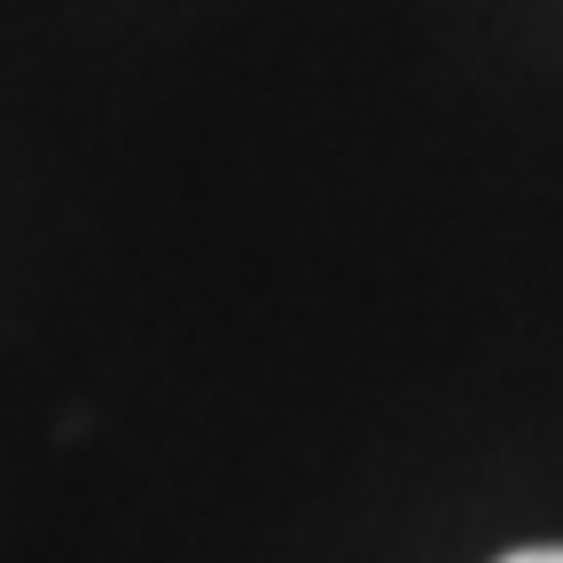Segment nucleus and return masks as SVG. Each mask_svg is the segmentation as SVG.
I'll use <instances>...</instances> for the list:
<instances>
[{"instance_id":"1","label":"nucleus","mask_w":563,"mask_h":563,"mask_svg":"<svg viewBox=\"0 0 563 563\" xmlns=\"http://www.w3.org/2000/svg\"><path fill=\"white\" fill-rule=\"evenodd\" d=\"M501 563H563V548H517V555H501Z\"/></svg>"}]
</instances>
